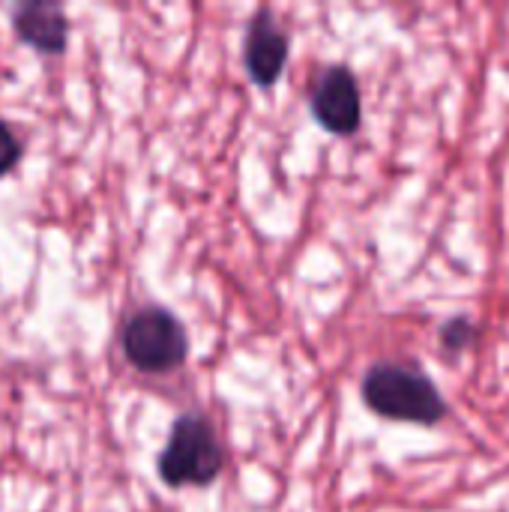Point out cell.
Wrapping results in <instances>:
<instances>
[{
    "instance_id": "1",
    "label": "cell",
    "mask_w": 509,
    "mask_h": 512,
    "mask_svg": "<svg viewBox=\"0 0 509 512\" xmlns=\"http://www.w3.org/2000/svg\"><path fill=\"white\" fill-rule=\"evenodd\" d=\"M363 402L372 414L435 426L447 417V402L426 372L405 363H378L363 375Z\"/></svg>"
},
{
    "instance_id": "2",
    "label": "cell",
    "mask_w": 509,
    "mask_h": 512,
    "mask_svg": "<svg viewBox=\"0 0 509 512\" xmlns=\"http://www.w3.org/2000/svg\"><path fill=\"white\" fill-rule=\"evenodd\" d=\"M159 477L171 489L210 486L225 468V450L204 414H180L159 453Z\"/></svg>"
},
{
    "instance_id": "3",
    "label": "cell",
    "mask_w": 509,
    "mask_h": 512,
    "mask_svg": "<svg viewBox=\"0 0 509 512\" xmlns=\"http://www.w3.org/2000/svg\"><path fill=\"white\" fill-rule=\"evenodd\" d=\"M120 348L132 369L144 375H168L189 357V336L180 318L162 306L132 312L120 330Z\"/></svg>"
},
{
    "instance_id": "4",
    "label": "cell",
    "mask_w": 509,
    "mask_h": 512,
    "mask_svg": "<svg viewBox=\"0 0 509 512\" xmlns=\"http://www.w3.org/2000/svg\"><path fill=\"white\" fill-rule=\"evenodd\" d=\"M309 108L327 132L354 135L363 123V99L354 72L348 66L321 69L309 90Z\"/></svg>"
},
{
    "instance_id": "5",
    "label": "cell",
    "mask_w": 509,
    "mask_h": 512,
    "mask_svg": "<svg viewBox=\"0 0 509 512\" xmlns=\"http://www.w3.org/2000/svg\"><path fill=\"white\" fill-rule=\"evenodd\" d=\"M243 63L258 87H273L288 63V33L276 24L273 9L261 6L243 36Z\"/></svg>"
},
{
    "instance_id": "6",
    "label": "cell",
    "mask_w": 509,
    "mask_h": 512,
    "mask_svg": "<svg viewBox=\"0 0 509 512\" xmlns=\"http://www.w3.org/2000/svg\"><path fill=\"white\" fill-rule=\"evenodd\" d=\"M15 36L42 57H60L69 45V18L63 6L48 0H27L12 9Z\"/></svg>"
},
{
    "instance_id": "7",
    "label": "cell",
    "mask_w": 509,
    "mask_h": 512,
    "mask_svg": "<svg viewBox=\"0 0 509 512\" xmlns=\"http://www.w3.org/2000/svg\"><path fill=\"white\" fill-rule=\"evenodd\" d=\"M477 327L471 318H450L444 327H441V348L447 354H459L465 348H471L477 342Z\"/></svg>"
},
{
    "instance_id": "8",
    "label": "cell",
    "mask_w": 509,
    "mask_h": 512,
    "mask_svg": "<svg viewBox=\"0 0 509 512\" xmlns=\"http://www.w3.org/2000/svg\"><path fill=\"white\" fill-rule=\"evenodd\" d=\"M21 156H24V144H21V138L12 132V126H9V123L0 117V177H6L12 168H18Z\"/></svg>"
}]
</instances>
